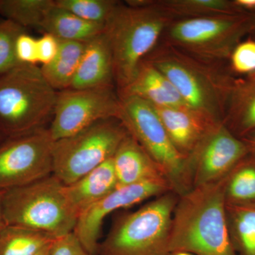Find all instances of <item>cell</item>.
<instances>
[{"label":"cell","instance_id":"1","mask_svg":"<svg viewBox=\"0 0 255 255\" xmlns=\"http://www.w3.org/2000/svg\"><path fill=\"white\" fill-rule=\"evenodd\" d=\"M228 175L217 182L193 187L179 196L172 217L169 253L238 255L230 238L226 219Z\"/></svg>","mask_w":255,"mask_h":255},{"label":"cell","instance_id":"2","mask_svg":"<svg viewBox=\"0 0 255 255\" xmlns=\"http://www.w3.org/2000/svg\"><path fill=\"white\" fill-rule=\"evenodd\" d=\"M120 3L105 26L112 58L115 86L119 92L128 86L143 60L157 46L172 22L167 15L145 0Z\"/></svg>","mask_w":255,"mask_h":255},{"label":"cell","instance_id":"3","mask_svg":"<svg viewBox=\"0 0 255 255\" xmlns=\"http://www.w3.org/2000/svg\"><path fill=\"white\" fill-rule=\"evenodd\" d=\"M143 61L158 69L191 110L216 123H223L234 80L218 68L164 44L155 47Z\"/></svg>","mask_w":255,"mask_h":255},{"label":"cell","instance_id":"4","mask_svg":"<svg viewBox=\"0 0 255 255\" xmlns=\"http://www.w3.org/2000/svg\"><path fill=\"white\" fill-rule=\"evenodd\" d=\"M57 95L37 65L18 64L0 74V130L14 137L48 128Z\"/></svg>","mask_w":255,"mask_h":255},{"label":"cell","instance_id":"5","mask_svg":"<svg viewBox=\"0 0 255 255\" xmlns=\"http://www.w3.org/2000/svg\"><path fill=\"white\" fill-rule=\"evenodd\" d=\"M6 225L46 233L59 238L73 233L78 214L65 192V185L53 174L4 192Z\"/></svg>","mask_w":255,"mask_h":255},{"label":"cell","instance_id":"6","mask_svg":"<svg viewBox=\"0 0 255 255\" xmlns=\"http://www.w3.org/2000/svg\"><path fill=\"white\" fill-rule=\"evenodd\" d=\"M179 196L169 191L133 212L121 215L98 255H169L172 217Z\"/></svg>","mask_w":255,"mask_h":255},{"label":"cell","instance_id":"7","mask_svg":"<svg viewBox=\"0 0 255 255\" xmlns=\"http://www.w3.org/2000/svg\"><path fill=\"white\" fill-rule=\"evenodd\" d=\"M255 26L247 12L172 21L166 28L164 44L205 63L217 65L231 57L242 37Z\"/></svg>","mask_w":255,"mask_h":255},{"label":"cell","instance_id":"8","mask_svg":"<svg viewBox=\"0 0 255 255\" xmlns=\"http://www.w3.org/2000/svg\"><path fill=\"white\" fill-rule=\"evenodd\" d=\"M120 97L118 119L128 133L153 159L179 196L190 191L193 177L189 162L178 152L155 107L134 96Z\"/></svg>","mask_w":255,"mask_h":255},{"label":"cell","instance_id":"9","mask_svg":"<svg viewBox=\"0 0 255 255\" xmlns=\"http://www.w3.org/2000/svg\"><path fill=\"white\" fill-rule=\"evenodd\" d=\"M128 132L119 119L100 121L70 136L55 140L53 174L69 185L112 159Z\"/></svg>","mask_w":255,"mask_h":255},{"label":"cell","instance_id":"10","mask_svg":"<svg viewBox=\"0 0 255 255\" xmlns=\"http://www.w3.org/2000/svg\"><path fill=\"white\" fill-rule=\"evenodd\" d=\"M120 97L115 86L58 92L49 127L53 141L73 135L100 121L117 118Z\"/></svg>","mask_w":255,"mask_h":255},{"label":"cell","instance_id":"11","mask_svg":"<svg viewBox=\"0 0 255 255\" xmlns=\"http://www.w3.org/2000/svg\"><path fill=\"white\" fill-rule=\"evenodd\" d=\"M53 140L48 128L0 144V191L23 187L53 174Z\"/></svg>","mask_w":255,"mask_h":255},{"label":"cell","instance_id":"12","mask_svg":"<svg viewBox=\"0 0 255 255\" xmlns=\"http://www.w3.org/2000/svg\"><path fill=\"white\" fill-rule=\"evenodd\" d=\"M173 191L165 181H150L117 187L108 195L79 216L73 233L92 255H98L101 231L104 221L111 213L129 207L152 197Z\"/></svg>","mask_w":255,"mask_h":255},{"label":"cell","instance_id":"13","mask_svg":"<svg viewBox=\"0 0 255 255\" xmlns=\"http://www.w3.org/2000/svg\"><path fill=\"white\" fill-rule=\"evenodd\" d=\"M250 152L243 139L235 135L224 124H217L188 159L193 187L226 177Z\"/></svg>","mask_w":255,"mask_h":255},{"label":"cell","instance_id":"14","mask_svg":"<svg viewBox=\"0 0 255 255\" xmlns=\"http://www.w3.org/2000/svg\"><path fill=\"white\" fill-rule=\"evenodd\" d=\"M155 109L176 150L187 160L209 132L220 124L188 107Z\"/></svg>","mask_w":255,"mask_h":255},{"label":"cell","instance_id":"15","mask_svg":"<svg viewBox=\"0 0 255 255\" xmlns=\"http://www.w3.org/2000/svg\"><path fill=\"white\" fill-rule=\"evenodd\" d=\"M112 160L118 187L150 181L169 182L160 167L129 133L116 151Z\"/></svg>","mask_w":255,"mask_h":255},{"label":"cell","instance_id":"16","mask_svg":"<svg viewBox=\"0 0 255 255\" xmlns=\"http://www.w3.org/2000/svg\"><path fill=\"white\" fill-rule=\"evenodd\" d=\"M103 86H115L112 50L105 33L85 43L78 70L68 89Z\"/></svg>","mask_w":255,"mask_h":255},{"label":"cell","instance_id":"17","mask_svg":"<svg viewBox=\"0 0 255 255\" xmlns=\"http://www.w3.org/2000/svg\"><path fill=\"white\" fill-rule=\"evenodd\" d=\"M118 94L119 97H138L154 107H188L168 79L146 61L142 62L131 83Z\"/></svg>","mask_w":255,"mask_h":255},{"label":"cell","instance_id":"18","mask_svg":"<svg viewBox=\"0 0 255 255\" xmlns=\"http://www.w3.org/2000/svg\"><path fill=\"white\" fill-rule=\"evenodd\" d=\"M117 187L118 181L112 158L78 180L65 185V192L79 217L85 210Z\"/></svg>","mask_w":255,"mask_h":255},{"label":"cell","instance_id":"19","mask_svg":"<svg viewBox=\"0 0 255 255\" xmlns=\"http://www.w3.org/2000/svg\"><path fill=\"white\" fill-rule=\"evenodd\" d=\"M223 124L241 139L255 131V76L246 80H234Z\"/></svg>","mask_w":255,"mask_h":255},{"label":"cell","instance_id":"20","mask_svg":"<svg viewBox=\"0 0 255 255\" xmlns=\"http://www.w3.org/2000/svg\"><path fill=\"white\" fill-rule=\"evenodd\" d=\"M105 26L89 22L54 4L50 8L41 31L63 41L87 43L105 32Z\"/></svg>","mask_w":255,"mask_h":255},{"label":"cell","instance_id":"21","mask_svg":"<svg viewBox=\"0 0 255 255\" xmlns=\"http://www.w3.org/2000/svg\"><path fill=\"white\" fill-rule=\"evenodd\" d=\"M145 1L146 4L167 15L173 21L245 12L236 7L233 1L228 0H145Z\"/></svg>","mask_w":255,"mask_h":255},{"label":"cell","instance_id":"22","mask_svg":"<svg viewBox=\"0 0 255 255\" xmlns=\"http://www.w3.org/2000/svg\"><path fill=\"white\" fill-rule=\"evenodd\" d=\"M85 48V43L81 42L59 40L58 53L54 59L41 67L47 82L57 92L70 87Z\"/></svg>","mask_w":255,"mask_h":255},{"label":"cell","instance_id":"23","mask_svg":"<svg viewBox=\"0 0 255 255\" xmlns=\"http://www.w3.org/2000/svg\"><path fill=\"white\" fill-rule=\"evenodd\" d=\"M230 238L238 255H255V203L226 206Z\"/></svg>","mask_w":255,"mask_h":255},{"label":"cell","instance_id":"24","mask_svg":"<svg viewBox=\"0 0 255 255\" xmlns=\"http://www.w3.org/2000/svg\"><path fill=\"white\" fill-rule=\"evenodd\" d=\"M55 239L46 233L6 225L0 232V255H36Z\"/></svg>","mask_w":255,"mask_h":255},{"label":"cell","instance_id":"25","mask_svg":"<svg viewBox=\"0 0 255 255\" xmlns=\"http://www.w3.org/2000/svg\"><path fill=\"white\" fill-rule=\"evenodd\" d=\"M54 0H0V16L21 27L41 30Z\"/></svg>","mask_w":255,"mask_h":255},{"label":"cell","instance_id":"26","mask_svg":"<svg viewBox=\"0 0 255 255\" xmlns=\"http://www.w3.org/2000/svg\"><path fill=\"white\" fill-rule=\"evenodd\" d=\"M226 200L228 204L255 203V155L251 152L228 174Z\"/></svg>","mask_w":255,"mask_h":255},{"label":"cell","instance_id":"27","mask_svg":"<svg viewBox=\"0 0 255 255\" xmlns=\"http://www.w3.org/2000/svg\"><path fill=\"white\" fill-rule=\"evenodd\" d=\"M55 4L79 17L106 26L121 1L115 0H55Z\"/></svg>","mask_w":255,"mask_h":255},{"label":"cell","instance_id":"28","mask_svg":"<svg viewBox=\"0 0 255 255\" xmlns=\"http://www.w3.org/2000/svg\"><path fill=\"white\" fill-rule=\"evenodd\" d=\"M27 31L17 23L0 18V74L19 64L15 56V43L18 35Z\"/></svg>","mask_w":255,"mask_h":255},{"label":"cell","instance_id":"29","mask_svg":"<svg viewBox=\"0 0 255 255\" xmlns=\"http://www.w3.org/2000/svg\"><path fill=\"white\" fill-rule=\"evenodd\" d=\"M231 68L241 75H255V41L247 40L238 43L231 53Z\"/></svg>","mask_w":255,"mask_h":255},{"label":"cell","instance_id":"30","mask_svg":"<svg viewBox=\"0 0 255 255\" xmlns=\"http://www.w3.org/2000/svg\"><path fill=\"white\" fill-rule=\"evenodd\" d=\"M15 56L19 64L37 65V38L27 31L18 35L15 43Z\"/></svg>","mask_w":255,"mask_h":255},{"label":"cell","instance_id":"31","mask_svg":"<svg viewBox=\"0 0 255 255\" xmlns=\"http://www.w3.org/2000/svg\"><path fill=\"white\" fill-rule=\"evenodd\" d=\"M49 255H92L73 233L57 238L50 248Z\"/></svg>","mask_w":255,"mask_h":255},{"label":"cell","instance_id":"32","mask_svg":"<svg viewBox=\"0 0 255 255\" xmlns=\"http://www.w3.org/2000/svg\"><path fill=\"white\" fill-rule=\"evenodd\" d=\"M59 39L49 33H44L37 38V58L42 65L50 63L58 53Z\"/></svg>","mask_w":255,"mask_h":255},{"label":"cell","instance_id":"33","mask_svg":"<svg viewBox=\"0 0 255 255\" xmlns=\"http://www.w3.org/2000/svg\"><path fill=\"white\" fill-rule=\"evenodd\" d=\"M235 6L241 11H255V0H235Z\"/></svg>","mask_w":255,"mask_h":255},{"label":"cell","instance_id":"34","mask_svg":"<svg viewBox=\"0 0 255 255\" xmlns=\"http://www.w3.org/2000/svg\"><path fill=\"white\" fill-rule=\"evenodd\" d=\"M250 149V152L255 155V131L243 138Z\"/></svg>","mask_w":255,"mask_h":255},{"label":"cell","instance_id":"35","mask_svg":"<svg viewBox=\"0 0 255 255\" xmlns=\"http://www.w3.org/2000/svg\"><path fill=\"white\" fill-rule=\"evenodd\" d=\"M4 192L0 191V232L1 230L6 226L5 223L4 212H3V196H4Z\"/></svg>","mask_w":255,"mask_h":255},{"label":"cell","instance_id":"36","mask_svg":"<svg viewBox=\"0 0 255 255\" xmlns=\"http://www.w3.org/2000/svg\"><path fill=\"white\" fill-rule=\"evenodd\" d=\"M51 246L48 247V248H46V249L43 250V251H42L41 253H38V254L36 255H49L50 248Z\"/></svg>","mask_w":255,"mask_h":255},{"label":"cell","instance_id":"37","mask_svg":"<svg viewBox=\"0 0 255 255\" xmlns=\"http://www.w3.org/2000/svg\"><path fill=\"white\" fill-rule=\"evenodd\" d=\"M169 255H194L190 253H184V252H172L169 253Z\"/></svg>","mask_w":255,"mask_h":255},{"label":"cell","instance_id":"38","mask_svg":"<svg viewBox=\"0 0 255 255\" xmlns=\"http://www.w3.org/2000/svg\"><path fill=\"white\" fill-rule=\"evenodd\" d=\"M7 136H6V135L1 131V130H0V144L4 140H6V138H7Z\"/></svg>","mask_w":255,"mask_h":255},{"label":"cell","instance_id":"39","mask_svg":"<svg viewBox=\"0 0 255 255\" xmlns=\"http://www.w3.org/2000/svg\"><path fill=\"white\" fill-rule=\"evenodd\" d=\"M254 76H255V75H254ZM252 77V76H251Z\"/></svg>","mask_w":255,"mask_h":255}]
</instances>
